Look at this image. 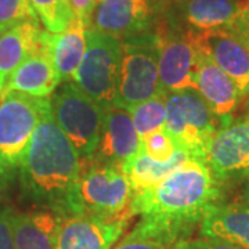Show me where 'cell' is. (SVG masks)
Returning a JSON list of instances; mask_svg holds the SVG:
<instances>
[{
    "instance_id": "1",
    "label": "cell",
    "mask_w": 249,
    "mask_h": 249,
    "mask_svg": "<svg viewBox=\"0 0 249 249\" xmlns=\"http://www.w3.org/2000/svg\"><path fill=\"white\" fill-rule=\"evenodd\" d=\"M222 186L204 160L187 158L154 186L136 193L129 206L139 229L172 247L191 238L208 211L220 204Z\"/></svg>"
},
{
    "instance_id": "2",
    "label": "cell",
    "mask_w": 249,
    "mask_h": 249,
    "mask_svg": "<svg viewBox=\"0 0 249 249\" xmlns=\"http://www.w3.org/2000/svg\"><path fill=\"white\" fill-rule=\"evenodd\" d=\"M82 166L83 160L55 122L49 103L19 169L21 198L57 216H67Z\"/></svg>"
},
{
    "instance_id": "3",
    "label": "cell",
    "mask_w": 249,
    "mask_h": 249,
    "mask_svg": "<svg viewBox=\"0 0 249 249\" xmlns=\"http://www.w3.org/2000/svg\"><path fill=\"white\" fill-rule=\"evenodd\" d=\"M49 98L7 91L0 97V193L18 180L29 142Z\"/></svg>"
},
{
    "instance_id": "4",
    "label": "cell",
    "mask_w": 249,
    "mask_h": 249,
    "mask_svg": "<svg viewBox=\"0 0 249 249\" xmlns=\"http://www.w3.org/2000/svg\"><path fill=\"white\" fill-rule=\"evenodd\" d=\"M165 130L178 151L206 162L220 122L194 89L166 93Z\"/></svg>"
},
{
    "instance_id": "5",
    "label": "cell",
    "mask_w": 249,
    "mask_h": 249,
    "mask_svg": "<svg viewBox=\"0 0 249 249\" xmlns=\"http://www.w3.org/2000/svg\"><path fill=\"white\" fill-rule=\"evenodd\" d=\"M83 163L68 214L119 217L130 213L134 190L124 170L91 160Z\"/></svg>"
},
{
    "instance_id": "6",
    "label": "cell",
    "mask_w": 249,
    "mask_h": 249,
    "mask_svg": "<svg viewBox=\"0 0 249 249\" xmlns=\"http://www.w3.org/2000/svg\"><path fill=\"white\" fill-rule=\"evenodd\" d=\"M116 107L130 109L162 93L158 75V36L154 32L121 40Z\"/></svg>"
},
{
    "instance_id": "7",
    "label": "cell",
    "mask_w": 249,
    "mask_h": 249,
    "mask_svg": "<svg viewBox=\"0 0 249 249\" xmlns=\"http://www.w3.org/2000/svg\"><path fill=\"white\" fill-rule=\"evenodd\" d=\"M52 112L82 160H90L97 150L104 108L71 80L52 94Z\"/></svg>"
},
{
    "instance_id": "8",
    "label": "cell",
    "mask_w": 249,
    "mask_h": 249,
    "mask_svg": "<svg viewBox=\"0 0 249 249\" xmlns=\"http://www.w3.org/2000/svg\"><path fill=\"white\" fill-rule=\"evenodd\" d=\"M121 53L119 39L88 28L86 52L73 82L103 108L115 101Z\"/></svg>"
},
{
    "instance_id": "9",
    "label": "cell",
    "mask_w": 249,
    "mask_h": 249,
    "mask_svg": "<svg viewBox=\"0 0 249 249\" xmlns=\"http://www.w3.org/2000/svg\"><path fill=\"white\" fill-rule=\"evenodd\" d=\"M158 75L165 93L196 90V52L194 35L168 25L162 18L157 27Z\"/></svg>"
},
{
    "instance_id": "10",
    "label": "cell",
    "mask_w": 249,
    "mask_h": 249,
    "mask_svg": "<svg viewBox=\"0 0 249 249\" xmlns=\"http://www.w3.org/2000/svg\"><path fill=\"white\" fill-rule=\"evenodd\" d=\"M160 19L157 0H97L89 28L124 40L154 32Z\"/></svg>"
},
{
    "instance_id": "11",
    "label": "cell",
    "mask_w": 249,
    "mask_h": 249,
    "mask_svg": "<svg viewBox=\"0 0 249 249\" xmlns=\"http://www.w3.org/2000/svg\"><path fill=\"white\" fill-rule=\"evenodd\" d=\"M245 6L244 0H169L160 9V18L193 35L231 29Z\"/></svg>"
},
{
    "instance_id": "12",
    "label": "cell",
    "mask_w": 249,
    "mask_h": 249,
    "mask_svg": "<svg viewBox=\"0 0 249 249\" xmlns=\"http://www.w3.org/2000/svg\"><path fill=\"white\" fill-rule=\"evenodd\" d=\"M208 166L220 186L242 181L249 175V109L234 116L214 134Z\"/></svg>"
},
{
    "instance_id": "13",
    "label": "cell",
    "mask_w": 249,
    "mask_h": 249,
    "mask_svg": "<svg viewBox=\"0 0 249 249\" xmlns=\"http://www.w3.org/2000/svg\"><path fill=\"white\" fill-rule=\"evenodd\" d=\"M132 217L130 213L119 217L58 216L54 249H112Z\"/></svg>"
},
{
    "instance_id": "14",
    "label": "cell",
    "mask_w": 249,
    "mask_h": 249,
    "mask_svg": "<svg viewBox=\"0 0 249 249\" xmlns=\"http://www.w3.org/2000/svg\"><path fill=\"white\" fill-rule=\"evenodd\" d=\"M198 50L205 53L235 83L242 97L249 96V46L230 29L194 35Z\"/></svg>"
},
{
    "instance_id": "15",
    "label": "cell",
    "mask_w": 249,
    "mask_h": 249,
    "mask_svg": "<svg viewBox=\"0 0 249 249\" xmlns=\"http://www.w3.org/2000/svg\"><path fill=\"white\" fill-rule=\"evenodd\" d=\"M139 145L140 137L130 112L115 104L104 108L97 150L90 160L122 169L124 163L133 158Z\"/></svg>"
},
{
    "instance_id": "16",
    "label": "cell",
    "mask_w": 249,
    "mask_h": 249,
    "mask_svg": "<svg viewBox=\"0 0 249 249\" xmlns=\"http://www.w3.org/2000/svg\"><path fill=\"white\" fill-rule=\"evenodd\" d=\"M196 52V90L219 119L222 127L234 118L244 97L235 83L206 54L198 50V47Z\"/></svg>"
},
{
    "instance_id": "17",
    "label": "cell",
    "mask_w": 249,
    "mask_h": 249,
    "mask_svg": "<svg viewBox=\"0 0 249 249\" xmlns=\"http://www.w3.org/2000/svg\"><path fill=\"white\" fill-rule=\"evenodd\" d=\"M198 234L249 249V205L240 201L214 205L204 216Z\"/></svg>"
},
{
    "instance_id": "18",
    "label": "cell",
    "mask_w": 249,
    "mask_h": 249,
    "mask_svg": "<svg viewBox=\"0 0 249 249\" xmlns=\"http://www.w3.org/2000/svg\"><path fill=\"white\" fill-rule=\"evenodd\" d=\"M45 32L39 21H27L0 35V97L13 72L43 46Z\"/></svg>"
},
{
    "instance_id": "19",
    "label": "cell",
    "mask_w": 249,
    "mask_h": 249,
    "mask_svg": "<svg viewBox=\"0 0 249 249\" xmlns=\"http://www.w3.org/2000/svg\"><path fill=\"white\" fill-rule=\"evenodd\" d=\"M60 83L61 80L46 52L43 40V46L39 50H36L35 53L31 54L13 72L3 93L18 91L34 97L47 98L53 94Z\"/></svg>"
},
{
    "instance_id": "20",
    "label": "cell",
    "mask_w": 249,
    "mask_h": 249,
    "mask_svg": "<svg viewBox=\"0 0 249 249\" xmlns=\"http://www.w3.org/2000/svg\"><path fill=\"white\" fill-rule=\"evenodd\" d=\"M86 31L88 28L82 25L75 17L70 27L60 34H50L46 31V52L61 83L71 82L76 75L86 52Z\"/></svg>"
},
{
    "instance_id": "21",
    "label": "cell",
    "mask_w": 249,
    "mask_h": 249,
    "mask_svg": "<svg viewBox=\"0 0 249 249\" xmlns=\"http://www.w3.org/2000/svg\"><path fill=\"white\" fill-rule=\"evenodd\" d=\"M16 249H54L58 216L50 211L16 212L11 209Z\"/></svg>"
},
{
    "instance_id": "22",
    "label": "cell",
    "mask_w": 249,
    "mask_h": 249,
    "mask_svg": "<svg viewBox=\"0 0 249 249\" xmlns=\"http://www.w3.org/2000/svg\"><path fill=\"white\" fill-rule=\"evenodd\" d=\"M187 158L188 157L184 152L178 151L169 162H158L145 155L139 148L133 158H130L122 166V170L126 178H129L136 194L158 183L175 168H178L180 163H183Z\"/></svg>"
},
{
    "instance_id": "23",
    "label": "cell",
    "mask_w": 249,
    "mask_h": 249,
    "mask_svg": "<svg viewBox=\"0 0 249 249\" xmlns=\"http://www.w3.org/2000/svg\"><path fill=\"white\" fill-rule=\"evenodd\" d=\"M165 97L166 93L162 91L150 100L142 101L129 109L136 132L140 139L165 127V119H166Z\"/></svg>"
},
{
    "instance_id": "24",
    "label": "cell",
    "mask_w": 249,
    "mask_h": 249,
    "mask_svg": "<svg viewBox=\"0 0 249 249\" xmlns=\"http://www.w3.org/2000/svg\"><path fill=\"white\" fill-rule=\"evenodd\" d=\"M39 21L50 34H60L73 19L70 0H29Z\"/></svg>"
},
{
    "instance_id": "25",
    "label": "cell",
    "mask_w": 249,
    "mask_h": 249,
    "mask_svg": "<svg viewBox=\"0 0 249 249\" xmlns=\"http://www.w3.org/2000/svg\"><path fill=\"white\" fill-rule=\"evenodd\" d=\"M27 21H39L29 0H0V35Z\"/></svg>"
},
{
    "instance_id": "26",
    "label": "cell",
    "mask_w": 249,
    "mask_h": 249,
    "mask_svg": "<svg viewBox=\"0 0 249 249\" xmlns=\"http://www.w3.org/2000/svg\"><path fill=\"white\" fill-rule=\"evenodd\" d=\"M139 148L145 155L158 162H169L178 152L175 142H172L169 134L166 133L165 127L140 139Z\"/></svg>"
},
{
    "instance_id": "27",
    "label": "cell",
    "mask_w": 249,
    "mask_h": 249,
    "mask_svg": "<svg viewBox=\"0 0 249 249\" xmlns=\"http://www.w3.org/2000/svg\"><path fill=\"white\" fill-rule=\"evenodd\" d=\"M112 249H173V247L166 244L165 241L158 240L144 232L142 229L136 226Z\"/></svg>"
},
{
    "instance_id": "28",
    "label": "cell",
    "mask_w": 249,
    "mask_h": 249,
    "mask_svg": "<svg viewBox=\"0 0 249 249\" xmlns=\"http://www.w3.org/2000/svg\"><path fill=\"white\" fill-rule=\"evenodd\" d=\"M173 249H244L226 242L222 240H216V238H187V240L178 241V244H175Z\"/></svg>"
},
{
    "instance_id": "29",
    "label": "cell",
    "mask_w": 249,
    "mask_h": 249,
    "mask_svg": "<svg viewBox=\"0 0 249 249\" xmlns=\"http://www.w3.org/2000/svg\"><path fill=\"white\" fill-rule=\"evenodd\" d=\"M10 217L11 208L0 202V249H16Z\"/></svg>"
},
{
    "instance_id": "30",
    "label": "cell",
    "mask_w": 249,
    "mask_h": 249,
    "mask_svg": "<svg viewBox=\"0 0 249 249\" xmlns=\"http://www.w3.org/2000/svg\"><path fill=\"white\" fill-rule=\"evenodd\" d=\"M96 3L97 0H70L75 19H78L82 25L89 28Z\"/></svg>"
},
{
    "instance_id": "31",
    "label": "cell",
    "mask_w": 249,
    "mask_h": 249,
    "mask_svg": "<svg viewBox=\"0 0 249 249\" xmlns=\"http://www.w3.org/2000/svg\"><path fill=\"white\" fill-rule=\"evenodd\" d=\"M230 31L237 34L249 46V0L245 1V6H244L241 16L235 21V24L232 25Z\"/></svg>"
},
{
    "instance_id": "32",
    "label": "cell",
    "mask_w": 249,
    "mask_h": 249,
    "mask_svg": "<svg viewBox=\"0 0 249 249\" xmlns=\"http://www.w3.org/2000/svg\"><path fill=\"white\" fill-rule=\"evenodd\" d=\"M240 202L249 205V175L242 180V186L240 191Z\"/></svg>"
},
{
    "instance_id": "33",
    "label": "cell",
    "mask_w": 249,
    "mask_h": 249,
    "mask_svg": "<svg viewBox=\"0 0 249 249\" xmlns=\"http://www.w3.org/2000/svg\"><path fill=\"white\" fill-rule=\"evenodd\" d=\"M157 1H158V4L160 6V9H162V6H163V4H165L166 1H169V0H157Z\"/></svg>"
},
{
    "instance_id": "34",
    "label": "cell",
    "mask_w": 249,
    "mask_h": 249,
    "mask_svg": "<svg viewBox=\"0 0 249 249\" xmlns=\"http://www.w3.org/2000/svg\"><path fill=\"white\" fill-rule=\"evenodd\" d=\"M247 109H249V96H248V106H247Z\"/></svg>"
}]
</instances>
